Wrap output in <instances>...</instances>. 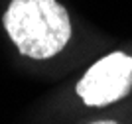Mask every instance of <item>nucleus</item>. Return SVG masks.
Segmentation results:
<instances>
[{"mask_svg": "<svg viewBox=\"0 0 132 124\" xmlns=\"http://www.w3.org/2000/svg\"><path fill=\"white\" fill-rule=\"evenodd\" d=\"M93 124H116V122H112V120H99V122H93Z\"/></svg>", "mask_w": 132, "mask_h": 124, "instance_id": "7ed1b4c3", "label": "nucleus"}, {"mask_svg": "<svg viewBox=\"0 0 132 124\" xmlns=\"http://www.w3.org/2000/svg\"><path fill=\"white\" fill-rule=\"evenodd\" d=\"M4 28L22 55L32 59L53 57L71 38L69 14L57 0H12Z\"/></svg>", "mask_w": 132, "mask_h": 124, "instance_id": "f257e3e1", "label": "nucleus"}, {"mask_svg": "<svg viewBox=\"0 0 132 124\" xmlns=\"http://www.w3.org/2000/svg\"><path fill=\"white\" fill-rule=\"evenodd\" d=\"M132 89V57L122 51L103 57L77 83V95L89 106H105Z\"/></svg>", "mask_w": 132, "mask_h": 124, "instance_id": "f03ea898", "label": "nucleus"}]
</instances>
